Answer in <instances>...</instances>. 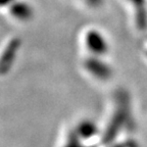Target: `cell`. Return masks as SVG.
I'll use <instances>...</instances> for the list:
<instances>
[{
	"label": "cell",
	"instance_id": "9c48e42d",
	"mask_svg": "<svg viewBox=\"0 0 147 147\" xmlns=\"http://www.w3.org/2000/svg\"><path fill=\"white\" fill-rule=\"evenodd\" d=\"M107 147H137L136 143L132 140H128V141H124V142H117L115 144H110L107 145Z\"/></svg>",
	"mask_w": 147,
	"mask_h": 147
},
{
	"label": "cell",
	"instance_id": "3957f363",
	"mask_svg": "<svg viewBox=\"0 0 147 147\" xmlns=\"http://www.w3.org/2000/svg\"><path fill=\"white\" fill-rule=\"evenodd\" d=\"M85 46L90 54L93 56L102 57L108 52V43L105 37L98 30L91 29L85 34Z\"/></svg>",
	"mask_w": 147,
	"mask_h": 147
},
{
	"label": "cell",
	"instance_id": "52a82bcc",
	"mask_svg": "<svg viewBox=\"0 0 147 147\" xmlns=\"http://www.w3.org/2000/svg\"><path fill=\"white\" fill-rule=\"evenodd\" d=\"M136 8V22L139 29L143 30L147 27V14L145 10L144 0H133Z\"/></svg>",
	"mask_w": 147,
	"mask_h": 147
},
{
	"label": "cell",
	"instance_id": "8992f818",
	"mask_svg": "<svg viewBox=\"0 0 147 147\" xmlns=\"http://www.w3.org/2000/svg\"><path fill=\"white\" fill-rule=\"evenodd\" d=\"M9 12L16 20L20 22H28L33 18V9L26 2L18 1L9 5Z\"/></svg>",
	"mask_w": 147,
	"mask_h": 147
},
{
	"label": "cell",
	"instance_id": "7a4b0ae2",
	"mask_svg": "<svg viewBox=\"0 0 147 147\" xmlns=\"http://www.w3.org/2000/svg\"><path fill=\"white\" fill-rule=\"evenodd\" d=\"M83 67L89 75L96 80L107 81L113 77V69L107 62L98 56L90 55L84 60Z\"/></svg>",
	"mask_w": 147,
	"mask_h": 147
},
{
	"label": "cell",
	"instance_id": "277c9868",
	"mask_svg": "<svg viewBox=\"0 0 147 147\" xmlns=\"http://www.w3.org/2000/svg\"><path fill=\"white\" fill-rule=\"evenodd\" d=\"M21 45L22 41L20 38H12L5 46L0 60V71L2 75H5L11 69L16 59V55L21 48Z\"/></svg>",
	"mask_w": 147,
	"mask_h": 147
},
{
	"label": "cell",
	"instance_id": "6da1fadb",
	"mask_svg": "<svg viewBox=\"0 0 147 147\" xmlns=\"http://www.w3.org/2000/svg\"><path fill=\"white\" fill-rule=\"evenodd\" d=\"M128 95L124 91L119 92L117 95V104L115 109L111 115L106 127L105 131L102 134L101 142L104 145H110L115 142L119 134L121 133L122 129L126 126V124L130 119V106H129Z\"/></svg>",
	"mask_w": 147,
	"mask_h": 147
},
{
	"label": "cell",
	"instance_id": "5b68a950",
	"mask_svg": "<svg viewBox=\"0 0 147 147\" xmlns=\"http://www.w3.org/2000/svg\"><path fill=\"white\" fill-rule=\"evenodd\" d=\"M98 126L89 119H82L77 125L75 133L81 140H90L98 134Z\"/></svg>",
	"mask_w": 147,
	"mask_h": 147
},
{
	"label": "cell",
	"instance_id": "ba28073f",
	"mask_svg": "<svg viewBox=\"0 0 147 147\" xmlns=\"http://www.w3.org/2000/svg\"><path fill=\"white\" fill-rule=\"evenodd\" d=\"M83 140H81L80 138L77 136V134L74 132L69 138H67V143L64 144L63 147H86L85 145L82 143Z\"/></svg>",
	"mask_w": 147,
	"mask_h": 147
},
{
	"label": "cell",
	"instance_id": "30bf717a",
	"mask_svg": "<svg viewBox=\"0 0 147 147\" xmlns=\"http://www.w3.org/2000/svg\"><path fill=\"white\" fill-rule=\"evenodd\" d=\"M16 0H1V6H8V5H11L13 2H16Z\"/></svg>",
	"mask_w": 147,
	"mask_h": 147
}]
</instances>
